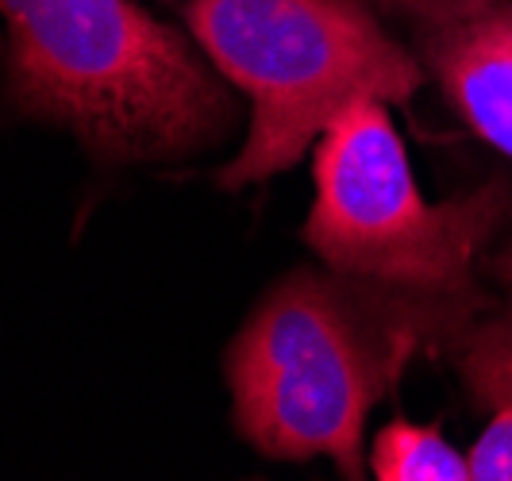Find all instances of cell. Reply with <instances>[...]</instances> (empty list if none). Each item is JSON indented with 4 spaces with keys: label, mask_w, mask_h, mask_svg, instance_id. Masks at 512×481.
Returning a JSON list of instances; mask_svg holds the SVG:
<instances>
[{
    "label": "cell",
    "mask_w": 512,
    "mask_h": 481,
    "mask_svg": "<svg viewBox=\"0 0 512 481\" xmlns=\"http://www.w3.org/2000/svg\"><path fill=\"white\" fill-rule=\"evenodd\" d=\"M370 474L378 481H470V455L432 424L393 420L370 443Z\"/></svg>",
    "instance_id": "7"
},
{
    "label": "cell",
    "mask_w": 512,
    "mask_h": 481,
    "mask_svg": "<svg viewBox=\"0 0 512 481\" xmlns=\"http://www.w3.org/2000/svg\"><path fill=\"white\" fill-rule=\"evenodd\" d=\"M478 293L443 297L385 281L297 270L228 347L235 428L266 458H332L362 478L370 408L428 343L470 328Z\"/></svg>",
    "instance_id": "1"
},
{
    "label": "cell",
    "mask_w": 512,
    "mask_h": 481,
    "mask_svg": "<svg viewBox=\"0 0 512 481\" xmlns=\"http://www.w3.org/2000/svg\"><path fill=\"white\" fill-rule=\"evenodd\" d=\"M424 66L462 124L512 158V4L497 0L470 16L420 31Z\"/></svg>",
    "instance_id": "5"
},
{
    "label": "cell",
    "mask_w": 512,
    "mask_h": 481,
    "mask_svg": "<svg viewBox=\"0 0 512 481\" xmlns=\"http://www.w3.org/2000/svg\"><path fill=\"white\" fill-rule=\"evenodd\" d=\"M185 20L251 101L247 139L220 170V189L297 166L347 104H409L424 85V66L362 0H189Z\"/></svg>",
    "instance_id": "3"
},
{
    "label": "cell",
    "mask_w": 512,
    "mask_h": 481,
    "mask_svg": "<svg viewBox=\"0 0 512 481\" xmlns=\"http://www.w3.org/2000/svg\"><path fill=\"white\" fill-rule=\"evenodd\" d=\"M316 201L305 243L328 270L443 297L478 293L474 266L509 216L512 193L497 178L482 189L428 204L385 101L347 104L312 158Z\"/></svg>",
    "instance_id": "4"
},
{
    "label": "cell",
    "mask_w": 512,
    "mask_h": 481,
    "mask_svg": "<svg viewBox=\"0 0 512 481\" xmlns=\"http://www.w3.org/2000/svg\"><path fill=\"white\" fill-rule=\"evenodd\" d=\"M385 12H393V16H405L412 24L420 27H436V24H447V20H459V16H470V12H478V8H489V4H497V0H378Z\"/></svg>",
    "instance_id": "8"
},
{
    "label": "cell",
    "mask_w": 512,
    "mask_h": 481,
    "mask_svg": "<svg viewBox=\"0 0 512 481\" xmlns=\"http://www.w3.org/2000/svg\"><path fill=\"white\" fill-rule=\"evenodd\" d=\"M12 89L104 162L201 151L228 131V89L178 31L131 0H0Z\"/></svg>",
    "instance_id": "2"
},
{
    "label": "cell",
    "mask_w": 512,
    "mask_h": 481,
    "mask_svg": "<svg viewBox=\"0 0 512 481\" xmlns=\"http://www.w3.org/2000/svg\"><path fill=\"white\" fill-rule=\"evenodd\" d=\"M505 304L486 324L462 331L459 366L470 401L486 412V428L470 451V481H512V239L497 254Z\"/></svg>",
    "instance_id": "6"
}]
</instances>
